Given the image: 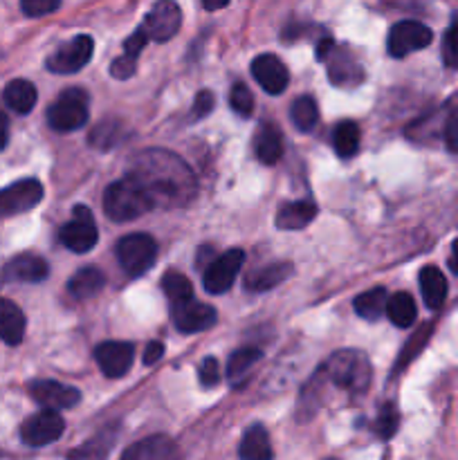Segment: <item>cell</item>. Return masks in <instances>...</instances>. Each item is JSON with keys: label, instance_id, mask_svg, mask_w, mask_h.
<instances>
[{"label": "cell", "instance_id": "6da1fadb", "mask_svg": "<svg viewBox=\"0 0 458 460\" xmlns=\"http://www.w3.org/2000/svg\"><path fill=\"white\" fill-rule=\"evenodd\" d=\"M126 175H130L146 193L151 205L160 209L184 207L196 196V178L191 169L164 148H146L137 153Z\"/></svg>", "mask_w": 458, "mask_h": 460}, {"label": "cell", "instance_id": "7a4b0ae2", "mask_svg": "<svg viewBox=\"0 0 458 460\" xmlns=\"http://www.w3.org/2000/svg\"><path fill=\"white\" fill-rule=\"evenodd\" d=\"M151 209L153 205L148 196L130 175H124L103 191V211L115 223H130Z\"/></svg>", "mask_w": 458, "mask_h": 460}, {"label": "cell", "instance_id": "3957f363", "mask_svg": "<svg viewBox=\"0 0 458 460\" xmlns=\"http://www.w3.org/2000/svg\"><path fill=\"white\" fill-rule=\"evenodd\" d=\"M319 371H321L323 380L339 386V389L350 391V394H364L368 382H371L368 359L357 350H339Z\"/></svg>", "mask_w": 458, "mask_h": 460}, {"label": "cell", "instance_id": "277c9868", "mask_svg": "<svg viewBox=\"0 0 458 460\" xmlns=\"http://www.w3.org/2000/svg\"><path fill=\"white\" fill-rule=\"evenodd\" d=\"M88 94L81 88H70L58 94L57 102L48 108V124L58 133L76 130L88 121Z\"/></svg>", "mask_w": 458, "mask_h": 460}, {"label": "cell", "instance_id": "5b68a950", "mask_svg": "<svg viewBox=\"0 0 458 460\" xmlns=\"http://www.w3.org/2000/svg\"><path fill=\"white\" fill-rule=\"evenodd\" d=\"M157 259V243L148 234H128L117 243V261L128 277L148 272Z\"/></svg>", "mask_w": 458, "mask_h": 460}, {"label": "cell", "instance_id": "8992f818", "mask_svg": "<svg viewBox=\"0 0 458 460\" xmlns=\"http://www.w3.org/2000/svg\"><path fill=\"white\" fill-rule=\"evenodd\" d=\"M58 241H61L63 247L76 252V254H85V252H90L97 245V223H94L88 207H75L72 220L63 225L61 232H58Z\"/></svg>", "mask_w": 458, "mask_h": 460}, {"label": "cell", "instance_id": "52a82bcc", "mask_svg": "<svg viewBox=\"0 0 458 460\" xmlns=\"http://www.w3.org/2000/svg\"><path fill=\"white\" fill-rule=\"evenodd\" d=\"M63 429H66V422H63L61 413L54 409H43L22 422L21 440L27 447H45L49 443H57L63 436Z\"/></svg>", "mask_w": 458, "mask_h": 460}, {"label": "cell", "instance_id": "ba28073f", "mask_svg": "<svg viewBox=\"0 0 458 460\" xmlns=\"http://www.w3.org/2000/svg\"><path fill=\"white\" fill-rule=\"evenodd\" d=\"M434 40V31L418 21H400L391 27L389 39H386V49L391 57L402 58L407 54L418 52L427 48Z\"/></svg>", "mask_w": 458, "mask_h": 460}, {"label": "cell", "instance_id": "9c48e42d", "mask_svg": "<svg viewBox=\"0 0 458 460\" xmlns=\"http://www.w3.org/2000/svg\"><path fill=\"white\" fill-rule=\"evenodd\" d=\"M242 261H245V252L242 250H229L225 254L216 256L205 268V274H202L205 290L209 295H225L236 281Z\"/></svg>", "mask_w": 458, "mask_h": 460}, {"label": "cell", "instance_id": "30bf717a", "mask_svg": "<svg viewBox=\"0 0 458 460\" xmlns=\"http://www.w3.org/2000/svg\"><path fill=\"white\" fill-rule=\"evenodd\" d=\"M180 25H182V12H180L178 3L173 0H157L146 13L142 22V30L146 31L148 40L155 43H166L178 34Z\"/></svg>", "mask_w": 458, "mask_h": 460}, {"label": "cell", "instance_id": "8fae6325", "mask_svg": "<svg viewBox=\"0 0 458 460\" xmlns=\"http://www.w3.org/2000/svg\"><path fill=\"white\" fill-rule=\"evenodd\" d=\"M94 40L90 36L79 34L72 40L63 43L52 57L45 61L49 72H57V75H72V72H79L81 67H85V63L92 58Z\"/></svg>", "mask_w": 458, "mask_h": 460}, {"label": "cell", "instance_id": "7c38bea8", "mask_svg": "<svg viewBox=\"0 0 458 460\" xmlns=\"http://www.w3.org/2000/svg\"><path fill=\"white\" fill-rule=\"evenodd\" d=\"M43 200V184L34 178L21 180L0 189V218L34 209Z\"/></svg>", "mask_w": 458, "mask_h": 460}, {"label": "cell", "instance_id": "4fadbf2b", "mask_svg": "<svg viewBox=\"0 0 458 460\" xmlns=\"http://www.w3.org/2000/svg\"><path fill=\"white\" fill-rule=\"evenodd\" d=\"M171 322L180 332H202L216 323V310L193 296L182 304L171 305Z\"/></svg>", "mask_w": 458, "mask_h": 460}, {"label": "cell", "instance_id": "5bb4252c", "mask_svg": "<svg viewBox=\"0 0 458 460\" xmlns=\"http://www.w3.org/2000/svg\"><path fill=\"white\" fill-rule=\"evenodd\" d=\"M94 359L106 377L117 380L130 371L135 359V349L126 341H103L94 349Z\"/></svg>", "mask_w": 458, "mask_h": 460}, {"label": "cell", "instance_id": "9a60e30c", "mask_svg": "<svg viewBox=\"0 0 458 460\" xmlns=\"http://www.w3.org/2000/svg\"><path fill=\"white\" fill-rule=\"evenodd\" d=\"M119 460H184V456L173 438L155 434L126 447Z\"/></svg>", "mask_w": 458, "mask_h": 460}, {"label": "cell", "instance_id": "2e32d148", "mask_svg": "<svg viewBox=\"0 0 458 460\" xmlns=\"http://www.w3.org/2000/svg\"><path fill=\"white\" fill-rule=\"evenodd\" d=\"M30 395L40 404L43 409H54V411H63V409H72L79 404L81 394L75 386L61 385L54 380H39L30 385Z\"/></svg>", "mask_w": 458, "mask_h": 460}, {"label": "cell", "instance_id": "e0dca14e", "mask_svg": "<svg viewBox=\"0 0 458 460\" xmlns=\"http://www.w3.org/2000/svg\"><path fill=\"white\" fill-rule=\"evenodd\" d=\"M251 76L256 84L269 94H281L290 84V72H287L286 63L274 54H260L251 61Z\"/></svg>", "mask_w": 458, "mask_h": 460}, {"label": "cell", "instance_id": "ac0fdd59", "mask_svg": "<svg viewBox=\"0 0 458 460\" xmlns=\"http://www.w3.org/2000/svg\"><path fill=\"white\" fill-rule=\"evenodd\" d=\"M49 274L48 263L36 254H18L4 265L3 281L7 283H40Z\"/></svg>", "mask_w": 458, "mask_h": 460}, {"label": "cell", "instance_id": "d6986e66", "mask_svg": "<svg viewBox=\"0 0 458 460\" xmlns=\"http://www.w3.org/2000/svg\"><path fill=\"white\" fill-rule=\"evenodd\" d=\"M314 218H317V205L308 200H296L278 207L274 223L281 232H299V229L308 227Z\"/></svg>", "mask_w": 458, "mask_h": 460}, {"label": "cell", "instance_id": "ffe728a7", "mask_svg": "<svg viewBox=\"0 0 458 460\" xmlns=\"http://www.w3.org/2000/svg\"><path fill=\"white\" fill-rule=\"evenodd\" d=\"M328 63V76L335 85H355L364 79V72L359 67V63L350 57L344 49H330V54L326 57Z\"/></svg>", "mask_w": 458, "mask_h": 460}, {"label": "cell", "instance_id": "44dd1931", "mask_svg": "<svg viewBox=\"0 0 458 460\" xmlns=\"http://www.w3.org/2000/svg\"><path fill=\"white\" fill-rule=\"evenodd\" d=\"M25 314L13 301L0 299V340L9 346L21 344L25 337Z\"/></svg>", "mask_w": 458, "mask_h": 460}, {"label": "cell", "instance_id": "7402d4cb", "mask_svg": "<svg viewBox=\"0 0 458 460\" xmlns=\"http://www.w3.org/2000/svg\"><path fill=\"white\" fill-rule=\"evenodd\" d=\"M241 460H272L274 449L269 443V434L263 425H251L242 434L241 447H238Z\"/></svg>", "mask_w": 458, "mask_h": 460}, {"label": "cell", "instance_id": "603a6c76", "mask_svg": "<svg viewBox=\"0 0 458 460\" xmlns=\"http://www.w3.org/2000/svg\"><path fill=\"white\" fill-rule=\"evenodd\" d=\"M292 263H269L263 265V268L254 270V272L247 274L245 288L250 292H265L277 288L278 283L286 281L287 277H292Z\"/></svg>", "mask_w": 458, "mask_h": 460}, {"label": "cell", "instance_id": "cb8c5ba5", "mask_svg": "<svg viewBox=\"0 0 458 460\" xmlns=\"http://www.w3.org/2000/svg\"><path fill=\"white\" fill-rule=\"evenodd\" d=\"M420 292L427 308L438 310L447 299V279L436 265H427L420 270Z\"/></svg>", "mask_w": 458, "mask_h": 460}, {"label": "cell", "instance_id": "d4e9b609", "mask_svg": "<svg viewBox=\"0 0 458 460\" xmlns=\"http://www.w3.org/2000/svg\"><path fill=\"white\" fill-rule=\"evenodd\" d=\"M254 151L263 164H277L283 155L281 130L274 124H263L254 135Z\"/></svg>", "mask_w": 458, "mask_h": 460}, {"label": "cell", "instance_id": "484cf974", "mask_svg": "<svg viewBox=\"0 0 458 460\" xmlns=\"http://www.w3.org/2000/svg\"><path fill=\"white\" fill-rule=\"evenodd\" d=\"M3 99L13 112H18V115H27V112H31V108L36 106L39 93H36V85L31 84V81L13 79L4 85Z\"/></svg>", "mask_w": 458, "mask_h": 460}, {"label": "cell", "instance_id": "4316f807", "mask_svg": "<svg viewBox=\"0 0 458 460\" xmlns=\"http://www.w3.org/2000/svg\"><path fill=\"white\" fill-rule=\"evenodd\" d=\"M117 440V427H106V429L99 431L94 438H90L88 443H84L81 447L72 449L67 454V460H106L110 454L112 445Z\"/></svg>", "mask_w": 458, "mask_h": 460}, {"label": "cell", "instance_id": "83f0119b", "mask_svg": "<svg viewBox=\"0 0 458 460\" xmlns=\"http://www.w3.org/2000/svg\"><path fill=\"white\" fill-rule=\"evenodd\" d=\"M106 286V277L101 270L97 268H81L75 277L67 281V290L75 299H90V296L99 295Z\"/></svg>", "mask_w": 458, "mask_h": 460}, {"label": "cell", "instance_id": "f1b7e54d", "mask_svg": "<svg viewBox=\"0 0 458 460\" xmlns=\"http://www.w3.org/2000/svg\"><path fill=\"white\" fill-rule=\"evenodd\" d=\"M263 358L260 349H254V346H245V349H238L236 353L229 355L227 362V377L233 386H241L242 380L247 377V373L251 371L259 359Z\"/></svg>", "mask_w": 458, "mask_h": 460}, {"label": "cell", "instance_id": "f546056e", "mask_svg": "<svg viewBox=\"0 0 458 460\" xmlns=\"http://www.w3.org/2000/svg\"><path fill=\"white\" fill-rule=\"evenodd\" d=\"M386 314L398 328H409L418 317L416 301L409 292H395L386 301Z\"/></svg>", "mask_w": 458, "mask_h": 460}, {"label": "cell", "instance_id": "4dcf8cb0", "mask_svg": "<svg viewBox=\"0 0 458 460\" xmlns=\"http://www.w3.org/2000/svg\"><path fill=\"white\" fill-rule=\"evenodd\" d=\"M386 301H389V292L384 288H373V290L355 296L353 305L359 317L375 322L377 317H382V313H386Z\"/></svg>", "mask_w": 458, "mask_h": 460}, {"label": "cell", "instance_id": "1f68e13d", "mask_svg": "<svg viewBox=\"0 0 458 460\" xmlns=\"http://www.w3.org/2000/svg\"><path fill=\"white\" fill-rule=\"evenodd\" d=\"M359 137H362V133H359V126L355 121H339L332 130V148L339 157H353L359 148Z\"/></svg>", "mask_w": 458, "mask_h": 460}, {"label": "cell", "instance_id": "d6a6232c", "mask_svg": "<svg viewBox=\"0 0 458 460\" xmlns=\"http://www.w3.org/2000/svg\"><path fill=\"white\" fill-rule=\"evenodd\" d=\"M290 117H292V124H295L299 130H304V133L313 130L319 119V108L317 103H314V99L308 97V94H305V97L295 99V103H292L290 108Z\"/></svg>", "mask_w": 458, "mask_h": 460}, {"label": "cell", "instance_id": "836d02e7", "mask_svg": "<svg viewBox=\"0 0 458 460\" xmlns=\"http://www.w3.org/2000/svg\"><path fill=\"white\" fill-rule=\"evenodd\" d=\"M162 288H164V295L169 296L171 305L182 304V301L193 299V286L184 274L180 272H166L164 279H162Z\"/></svg>", "mask_w": 458, "mask_h": 460}, {"label": "cell", "instance_id": "e575fe53", "mask_svg": "<svg viewBox=\"0 0 458 460\" xmlns=\"http://www.w3.org/2000/svg\"><path fill=\"white\" fill-rule=\"evenodd\" d=\"M398 427H400L398 409H395L393 402H384L382 404L380 411H377L375 422H373V429H375V434L380 436V438L389 440V438H393L395 431H398Z\"/></svg>", "mask_w": 458, "mask_h": 460}, {"label": "cell", "instance_id": "d590c367", "mask_svg": "<svg viewBox=\"0 0 458 460\" xmlns=\"http://www.w3.org/2000/svg\"><path fill=\"white\" fill-rule=\"evenodd\" d=\"M119 135H121V126L117 124V121H101V124H97L92 128V133H90V144H92L94 148H110L115 146L117 142H119Z\"/></svg>", "mask_w": 458, "mask_h": 460}, {"label": "cell", "instance_id": "8d00e7d4", "mask_svg": "<svg viewBox=\"0 0 458 460\" xmlns=\"http://www.w3.org/2000/svg\"><path fill=\"white\" fill-rule=\"evenodd\" d=\"M431 328H434V326H431V323H425V326H422L420 331H418L416 335H413L411 340H409V344L404 346V349H402V355H400V359H398V371H400V368L407 367V364L411 362V359L416 358L418 353H420L422 346H425L427 341H429Z\"/></svg>", "mask_w": 458, "mask_h": 460}, {"label": "cell", "instance_id": "74e56055", "mask_svg": "<svg viewBox=\"0 0 458 460\" xmlns=\"http://www.w3.org/2000/svg\"><path fill=\"white\" fill-rule=\"evenodd\" d=\"M229 103H232L233 112L241 117H250L254 111V97H251L250 88L245 84H236L229 93Z\"/></svg>", "mask_w": 458, "mask_h": 460}, {"label": "cell", "instance_id": "f35d334b", "mask_svg": "<svg viewBox=\"0 0 458 460\" xmlns=\"http://www.w3.org/2000/svg\"><path fill=\"white\" fill-rule=\"evenodd\" d=\"M443 63L447 67H458V25L454 22L443 36Z\"/></svg>", "mask_w": 458, "mask_h": 460}, {"label": "cell", "instance_id": "ab89813d", "mask_svg": "<svg viewBox=\"0 0 458 460\" xmlns=\"http://www.w3.org/2000/svg\"><path fill=\"white\" fill-rule=\"evenodd\" d=\"M61 7V0H21V9L25 16L40 18L48 16V13H54Z\"/></svg>", "mask_w": 458, "mask_h": 460}, {"label": "cell", "instance_id": "60d3db41", "mask_svg": "<svg viewBox=\"0 0 458 460\" xmlns=\"http://www.w3.org/2000/svg\"><path fill=\"white\" fill-rule=\"evenodd\" d=\"M443 139L449 153H458V108L449 111L443 124Z\"/></svg>", "mask_w": 458, "mask_h": 460}, {"label": "cell", "instance_id": "b9f144b4", "mask_svg": "<svg viewBox=\"0 0 458 460\" xmlns=\"http://www.w3.org/2000/svg\"><path fill=\"white\" fill-rule=\"evenodd\" d=\"M135 70H137V58L128 57V54H121L110 66V75L115 79H130L135 75Z\"/></svg>", "mask_w": 458, "mask_h": 460}, {"label": "cell", "instance_id": "7bdbcfd3", "mask_svg": "<svg viewBox=\"0 0 458 460\" xmlns=\"http://www.w3.org/2000/svg\"><path fill=\"white\" fill-rule=\"evenodd\" d=\"M214 111V93L211 90H200L193 99V119H202Z\"/></svg>", "mask_w": 458, "mask_h": 460}, {"label": "cell", "instance_id": "ee69618b", "mask_svg": "<svg viewBox=\"0 0 458 460\" xmlns=\"http://www.w3.org/2000/svg\"><path fill=\"white\" fill-rule=\"evenodd\" d=\"M220 382V371H218V362L214 358H207L205 362L200 364V385L211 389Z\"/></svg>", "mask_w": 458, "mask_h": 460}, {"label": "cell", "instance_id": "f6af8a7d", "mask_svg": "<svg viewBox=\"0 0 458 460\" xmlns=\"http://www.w3.org/2000/svg\"><path fill=\"white\" fill-rule=\"evenodd\" d=\"M146 43H148L146 31H144L142 27H137V30H135L133 34H130L128 39H126V43H124V54H128V57L137 58L139 54H142L144 45H146Z\"/></svg>", "mask_w": 458, "mask_h": 460}, {"label": "cell", "instance_id": "bcb514c9", "mask_svg": "<svg viewBox=\"0 0 458 460\" xmlns=\"http://www.w3.org/2000/svg\"><path fill=\"white\" fill-rule=\"evenodd\" d=\"M162 355H164V344H162V341H151V344L146 346V350H144V364L151 367V364L160 362Z\"/></svg>", "mask_w": 458, "mask_h": 460}, {"label": "cell", "instance_id": "7dc6e473", "mask_svg": "<svg viewBox=\"0 0 458 460\" xmlns=\"http://www.w3.org/2000/svg\"><path fill=\"white\" fill-rule=\"evenodd\" d=\"M332 48H335V40H332L330 36H326V39L319 40V43H317V52H314V54H317L319 61H326V57H328V54H330Z\"/></svg>", "mask_w": 458, "mask_h": 460}, {"label": "cell", "instance_id": "c3c4849f", "mask_svg": "<svg viewBox=\"0 0 458 460\" xmlns=\"http://www.w3.org/2000/svg\"><path fill=\"white\" fill-rule=\"evenodd\" d=\"M7 142H9V119H7V115H3V112H0V151L7 146Z\"/></svg>", "mask_w": 458, "mask_h": 460}, {"label": "cell", "instance_id": "681fc988", "mask_svg": "<svg viewBox=\"0 0 458 460\" xmlns=\"http://www.w3.org/2000/svg\"><path fill=\"white\" fill-rule=\"evenodd\" d=\"M449 268L458 277V238L452 243V256H449Z\"/></svg>", "mask_w": 458, "mask_h": 460}, {"label": "cell", "instance_id": "f907efd6", "mask_svg": "<svg viewBox=\"0 0 458 460\" xmlns=\"http://www.w3.org/2000/svg\"><path fill=\"white\" fill-rule=\"evenodd\" d=\"M202 4H205V9H209V12H216V9L227 7L229 0H202Z\"/></svg>", "mask_w": 458, "mask_h": 460}, {"label": "cell", "instance_id": "816d5d0a", "mask_svg": "<svg viewBox=\"0 0 458 460\" xmlns=\"http://www.w3.org/2000/svg\"><path fill=\"white\" fill-rule=\"evenodd\" d=\"M452 22H454V25H458V12H456V13H454V18H452Z\"/></svg>", "mask_w": 458, "mask_h": 460}, {"label": "cell", "instance_id": "f5cc1de1", "mask_svg": "<svg viewBox=\"0 0 458 460\" xmlns=\"http://www.w3.org/2000/svg\"><path fill=\"white\" fill-rule=\"evenodd\" d=\"M328 460H337V458H328Z\"/></svg>", "mask_w": 458, "mask_h": 460}]
</instances>
